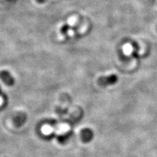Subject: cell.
Masks as SVG:
<instances>
[{"instance_id": "obj_3", "label": "cell", "mask_w": 157, "mask_h": 157, "mask_svg": "<svg viewBox=\"0 0 157 157\" xmlns=\"http://www.w3.org/2000/svg\"><path fill=\"white\" fill-rule=\"evenodd\" d=\"M1 77L2 78V79L6 82L7 85H12L14 83L13 78L11 77V75H10V74L8 72H6V71L2 72L1 73Z\"/></svg>"}, {"instance_id": "obj_4", "label": "cell", "mask_w": 157, "mask_h": 157, "mask_svg": "<svg viewBox=\"0 0 157 157\" xmlns=\"http://www.w3.org/2000/svg\"><path fill=\"white\" fill-rule=\"evenodd\" d=\"M37 1H38L39 2H40V3H43V2H45V0H37Z\"/></svg>"}, {"instance_id": "obj_2", "label": "cell", "mask_w": 157, "mask_h": 157, "mask_svg": "<svg viewBox=\"0 0 157 157\" xmlns=\"http://www.w3.org/2000/svg\"><path fill=\"white\" fill-rule=\"evenodd\" d=\"M81 140L85 143H88L90 142L94 137V133L93 132L88 128H86L82 130L81 133Z\"/></svg>"}, {"instance_id": "obj_1", "label": "cell", "mask_w": 157, "mask_h": 157, "mask_svg": "<svg viewBox=\"0 0 157 157\" xmlns=\"http://www.w3.org/2000/svg\"><path fill=\"white\" fill-rule=\"evenodd\" d=\"M118 81V77L116 75H111L106 77H101L98 78V83L101 86H108L114 85Z\"/></svg>"}, {"instance_id": "obj_6", "label": "cell", "mask_w": 157, "mask_h": 157, "mask_svg": "<svg viewBox=\"0 0 157 157\" xmlns=\"http://www.w3.org/2000/svg\"><path fill=\"white\" fill-rule=\"evenodd\" d=\"M7 1H9V2H15L16 0H7Z\"/></svg>"}, {"instance_id": "obj_5", "label": "cell", "mask_w": 157, "mask_h": 157, "mask_svg": "<svg viewBox=\"0 0 157 157\" xmlns=\"http://www.w3.org/2000/svg\"><path fill=\"white\" fill-rule=\"evenodd\" d=\"M2 102H3V100L1 98H0V105H1L2 104Z\"/></svg>"}]
</instances>
